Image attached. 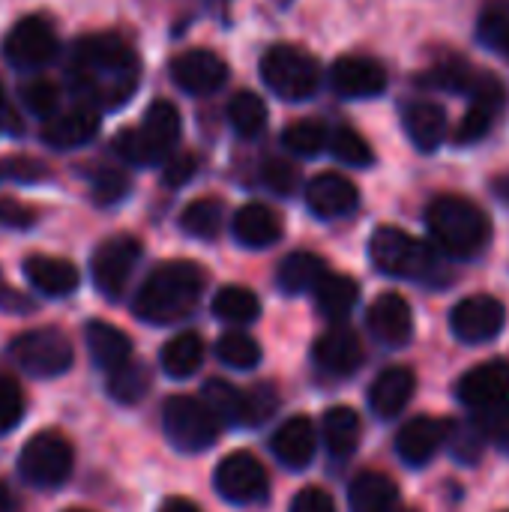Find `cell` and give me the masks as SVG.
I'll return each instance as SVG.
<instances>
[{
	"label": "cell",
	"mask_w": 509,
	"mask_h": 512,
	"mask_svg": "<svg viewBox=\"0 0 509 512\" xmlns=\"http://www.w3.org/2000/svg\"><path fill=\"white\" fill-rule=\"evenodd\" d=\"M369 255L375 267L396 279H420L432 282L441 270V258L423 240L405 234L402 228H378L369 240Z\"/></svg>",
	"instance_id": "cell-6"
},
{
	"label": "cell",
	"mask_w": 509,
	"mask_h": 512,
	"mask_svg": "<svg viewBox=\"0 0 509 512\" xmlns=\"http://www.w3.org/2000/svg\"><path fill=\"white\" fill-rule=\"evenodd\" d=\"M219 420L207 408L204 399L192 396H171L162 405V429L165 438L180 450V453H201L210 450L216 435H219Z\"/></svg>",
	"instance_id": "cell-9"
},
{
	"label": "cell",
	"mask_w": 509,
	"mask_h": 512,
	"mask_svg": "<svg viewBox=\"0 0 509 512\" xmlns=\"http://www.w3.org/2000/svg\"><path fill=\"white\" fill-rule=\"evenodd\" d=\"M402 123H405V132L414 141V147L423 153L438 150L447 135V114L435 102H414L411 108H405Z\"/></svg>",
	"instance_id": "cell-27"
},
{
	"label": "cell",
	"mask_w": 509,
	"mask_h": 512,
	"mask_svg": "<svg viewBox=\"0 0 509 512\" xmlns=\"http://www.w3.org/2000/svg\"><path fill=\"white\" fill-rule=\"evenodd\" d=\"M372 336L387 348H402L414 336V312L402 294H381L366 312Z\"/></svg>",
	"instance_id": "cell-18"
},
{
	"label": "cell",
	"mask_w": 509,
	"mask_h": 512,
	"mask_svg": "<svg viewBox=\"0 0 509 512\" xmlns=\"http://www.w3.org/2000/svg\"><path fill=\"white\" fill-rule=\"evenodd\" d=\"M171 78L183 93L210 96L228 81V66L219 54L207 48H192L171 60Z\"/></svg>",
	"instance_id": "cell-15"
},
{
	"label": "cell",
	"mask_w": 509,
	"mask_h": 512,
	"mask_svg": "<svg viewBox=\"0 0 509 512\" xmlns=\"http://www.w3.org/2000/svg\"><path fill=\"white\" fill-rule=\"evenodd\" d=\"M315 363L327 372V375H336V378H348L360 369L363 363V342L354 330L348 327H333L327 330L324 336H318L315 342Z\"/></svg>",
	"instance_id": "cell-20"
},
{
	"label": "cell",
	"mask_w": 509,
	"mask_h": 512,
	"mask_svg": "<svg viewBox=\"0 0 509 512\" xmlns=\"http://www.w3.org/2000/svg\"><path fill=\"white\" fill-rule=\"evenodd\" d=\"M453 423L438 420V417H414L405 423L396 435V453L405 465L423 468L447 441H450Z\"/></svg>",
	"instance_id": "cell-17"
},
{
	"label": "cell",
	"mask_w": 509,
	"mask_h": 512,
	"mask_svg": "<svg viewBox=\"0 0 509 512\" xmlns=\"http://www.w3.org/2000/svg\"><path fill=\"white\" fill-rule=\"evenodd\" d=\"M84 342H87V351L93 357V363L105 372H114L120 369L123 363L132 360V342L129 336L108 324V321H90L84 327Z\"/></svg>",
	"instance_id": "cell-26"
},
{
	"label": "cell",
	"mask_w": 509,
	"mask_h": 512,
	"mask_svg": "<svg viewBox=\"0 0 509 512\" xmlns=\"http://www.w3.org/2000/svg\"><path fill=\"white\" fill-rule=\"evenodd\" d=\"M288 512H336V501L324 489L309 486V489L297 492V498L291 501V510Z\"/></svg>",
	"instance_id": "cell-53"
},
{
	"label": "cell",
	"mask_w": 509,
	"mask_h": 512,
	"mask_svg": "<svg viewBox=\"0 0 509 512\" xmlns=\"http://www.w3.org/2000/svg\"><path fill=\"white\" fill-rule=\"evenodd\" d=\"M450 447H453V456H456V459L477 462L480 453H483V447H486V432H483L477 423L453 426V429H450Z\"/></svg>",
	"instance_id": "cell-45"
},
{
	"label": "cell",
	"mask_w": 509,
	"mask_h": 512,
	"mask_svg": "<svg viewBox=\"0 0 509 512\" xmlns=\"http://www.w3.org/2000/svg\"><path fill=\"white\" fill-rule=\"evenodd\" d=\"M246 396H249V426H261L279 408V396L273 387H252L246 390Z\"/></svg>",
	"instance_id": "cell-51"
},
{
	"label": "cell",
	"mask_w": 509,
	"mask_h": 512,
	"mask_svg": "<svg viewBox=\"0 0 509 512\" xmlns=\"http://www.w3.org/2000/svg\"><path fill=\"white\" fill-rule=\"evenodd\" d=\"M204 402L222 426H234V429L249 426V396L231 387L228 381H207Z\"/></svg>",
	"instance_id": "cell-32"
},
{
	"label": "cell",
	"mask_w": 509,
	"mask_h": 512,
	"mask_svg": "<svg viewBox=\"0 0 509 512\" xmlns=\"http://www.w3.org/2000/svg\"><path fill=\"white\" fill-rule=\"evenodd\" d=\"M216 357L231 369H255L261 363V348L246 333H225L216 342Z\"/></svg>",
	"instance_id": "cell-41"
},
{
	"label": "cell",
	"mask_w": 509,
	"mask_h": 512,
	"mask_svg": "<svg viewBox=\"0 0 509 512\" xmlns=\"http://www.w3.org/2000/svg\"><path fill=\"white\" fill-rule=\"evenodd\" d=\"M222 219H225L222 201H216V198H198V201L186 204V210L180 213V228L189 237L213 240L219 234V228H222Z\"/></svg>",
	"instance_id": "cell-37"
},
{
	"label": "cell",
	"mask_w": 509,
	"mask_h": 512,
	"mask_svg": "<svg viewBox=\"0 0 509 512\" xmlns=\"http://www.w3.org/2000/svg\"><path fill=\"white\" fill-rule=\"evenodd\" d=\"M498 51H504L509 57V27L504 30V36H501V42H498Z\"/></svg>",
	"instance_id": "cell-58"
},
{
	"label": "cell",
	"mask_w": 509,
	"mask_h": 512,
	"mask_svg": "<svg viewBox=\"0 0 509 512\" xmlns=\"http://www.w3.org/2000/svg\"><path fill=\"white\" fill-rule=\"evenodd\" d=\"M408 512H414V510H408Z\"/></svg>",
	"instance_id": "cell-61"
},
{
	"label": "cell",
	"mask_w": 509,
	"mask_h": 512,
	"mask_svg": "<svg viewBox=\"0 0 509 512\" xmlns=\"http://www.w3.org/2000/svg\"><path fill=\"white\" fill-rule=\"evenodd\" d=\"M213 315L228 321V324H252L261 315V303L255 291L243 285H225L213 297Z\"/></svg>",
	"instance_id": "cell-35"
},
{
	"label": "cell",
	"mask_w": 509,
	"mask_h": 512,
	"mask_svg": "<svg viewBox=\"0 0 509 512\" xmlns=\"http://www.w3.org/2000/svg\"><path fill=\"white\" fill-rule=\"evenodd\" d=\"M90 195H93V201L102 204V207L117 204V201H123V198L129 195V177H126L120 168L105 165V168H99V171L90 177Z\"/></svg>",
	"instance_id": "cell-42"
},
{
	"label": "cell",
	"mask_w": 509,
	"mask_h": 512,
	"mask_svg": "<svg viewBox=\"0 0 509 512\" xmlns=\"http://www.w3.org/2000/svg\"><path fill=\"white\" fill-rule=\"evenodd\" d=\"M36 222V210L15 201V198H0V228H15L24 231Z\"/></svg>",
	"instance_id": "cell-52"
},
{
	"label": "cell",
	"mask_w": 509,
	"mask_h": 512,
	"mask_svg": "<svg viewBox=\"0 0 509 512\" xmlns=\"http://www.w3.org/2000/svg\"><path fill=\"white\" fill-rule=\"evenodd\" d=\"M330 84L345 99H372L387 87V69L375 57L345 54L330 69Z\"/></svg>",
	"instance_id": "cell-16"
},
{
	"label": "cell",
	"mask_w": 509,
	"mask_h": 512,
	"mask_svg": "<svg viewBox=\"0 0 509 512\" xmlns=\"http://www.w3.org/2000/svg\"><path fill=\"white\" fill-rule=\"evenodd\" d=\"M57 30L45 15H24L3 39V57L15 69H42L57 57Z\"/></svg>",
	"instance_id": "cell-11"
},
{
	"label": "cell",
	"mask_w": 509,
	"mask_h": 512,
	"mask_svg": "<svg viewBox=\"0 0 509 512\" xmlns=\"http://www.w3.org/2000/svg\"><path fill=\"white\" fill-rule=\"evenodd\" d=\"M509 27V0H492L480 15V39L498 48L504 30Z\"/></svg>",
	"instance_id": "cell-48"
},
{
	"label": "cell",
	"mask_w": 509,
	"mask_h": 512,
	"mask_svg": "<svg viewBox=\"0 0 509 512\" xmlns=\"http://www.w3.org/2000/svg\"><path fill=\"white\" fill-rule=\"evenodd\" d=\"M492 120H495V114L489 108L471 105L468 114L462 117L459 129L453 132L456 144H477V141H483L489 135V129H492Z\"/></svg>",
	"instance_id": "cell-46"
},
{
	"label": "cell",
	"mask_w": 509,
	"mask_h": 512,
	"mask_svg": "<svg viewBox=\"0 0 509 512\" xmlns=\"http://www.w3.org/2000/svg\"><path fill=\"white\" fill-rule=\"evenodd\" d=\"M315 300H318V309H321L324 318L345 321L351 315V309L357 306V300H360V288H357V282L351 276L327 273L315 288Z\"/></svg>",
	"instance_id": "cell-30"
},
{
	"label": "cell",
	"mask_w": 509,
	"mask_h": 512,
	"mask_svg": "<svg viewBox=\"0 0 509 512\" xmlns=\"http://www.w3.org/2000/svg\"><path fill=\"white\" fill-rule=\"evenodd\" d=\"M231 228H234L237 243H243L246 249H267V246L279 243V237H282V216L273 207L252 201L237 210Z\"/></svg>",
	"instance_id": "cell-25"
},
{
	"label": "cell",
	"mask_w": 509,
	"mask_h": 512,
	"mask_svg": "<svg viewBox=\"0 0 509 512\" xmlns=\"http://www.w3.org/2000/svg\"><path fill=\"white\" fill-rule=\"evenodd\" d=\"M72 465H75V453L72 444L66 441V435L45 429L36 432L18 456V471L24 477V483L36 486V489H57L72 477Z\"/></svg>",
	"instance_id": "cell-8"
},
{
	"label": "cell",
	"mask_w": 509,
	"mask_h": 512,
	"mask_svg": "<svg viewBox=\"0 0 509 512\" xmlns=\"http://www.w3.org/2000/svg\"><path fill=\"white\" fill-rule=\"evenodd\" d=\"M270 450L291 471L309 468V462L315 459V450H318V435H315L312 420L309 417H291L288 423H282L270 441Z\"/></svg>",
	"instance_id": "cell-23"
},
{
	"label": "cell",
	"mask_w": 509,
	"mask_h": 512,
	"mask_svg": "<svg viewBox=\"0 0 509 512\" xmlns=\"http://www.w3.org/2000/svg\"><path fill=\"white\" fill-rule=\"evenodd\" d=\"M360 435H363V423H360V414L348 405H339V408H330L324 414V441H327V450L339 459H348L357 444H360Z\"/></svg>",
	"instance_id": "cell-33"
},
{
	"label": "cell",
	"mask_w": 509,
	"mask_h": 512,
	"mask_svg": "<svg viewBox=\"0 0 509 512\" xmlns=\"http://www.w3.org/2000/svg\"><path fill=\"white\" fill-rule=\"evenodd\" d=\"M216 492L237 507L258 504L267 498V471L252 453H231L219 462L216 477H213Z\"/></svg>",
	"instance_id": "cell-13"
},
{
	"label": "cell",
	"mask_w": 509,
	"mask_h": 512,
	"mask_svg": "<svg viewBox=\"0 0 509 512\" xmlns=\"http://www.w3.org/2000/svg\"><path fill=\"white\" fill-rule=\"evenodd\" d=\"M261 180L276 192V195H291L300 183V171L297 165H291L288 159H267L261 168Z\"/></svg>",
	"instance_id": "cell-47"
},
{
	"label": "cell",
	"mask_w": 509,
	"mask_h": 512,
	"mask_svg": "<svg viewBox=\"0 0 509 512\" xmlns=\"http://www.w3.org/2000/svg\"><path fill=\"white\" fill-rule=\"evenodd\" d=\"M261 78L279 99L303 102L318 90L321 66L300 45L279 42V45L267 48V54L261 57Z\"/></svg>",
	"instance_id": "cell-7"
},
{
	"label": "cell",
	"mask_w": 509,
	"mask_h": 512,
	"mask_svg": "<svg viewBox=\"0 0 509 512\" xmlns=\"http://www.w3.org/2000/svg\"><path fill=\"white\" fill-rule=\"evenodd\" d=\"M24 417V393L15 378L0 372V435L12 432Z\"/></svg>",
	"instance_id": "cell-44"
},
{
	"label": "cell",
	"mask_w": 509,
	"mask_h": 512,
	"mask_svg": "<svg viewBox=\"0 0 509 512\" xmlns=\"http://www.w3.org/2000/svg\"><path fill=\"white\" fill-rule=\"evenodd\" d=\"M51 177V168L36 156H3L0 183H42Z\"/></svg>",
	"instance_id": "cell-43"
},
{
	"label": "cell",
	"mask_w": 509,
	"mask_h": 512,
	"mask_svg": "<svg viewBox=\"0 0 509 512\" xmlns=\"http://www.w3.org/2000/svg\"><path fill=\"white\" fill-rule=\"evenodd\" d=\"M282 144L294 156H318L324 147H330V132L321 120H297L282 132Z\"/></svg>",
	"instance_id": "cell-38"
},
{
	"label": "cell",
	"mask_w": 509,
	"mask_h": 512,
	"mask_svg": "<svg viewBox=\"0 0 509 512\" xmlns=\"http://www.w3.org/2000/svg\"><path fill=\"white\" fill-rule=\"evenodd\" d=\"M27 282L45 297H69L81 285V273L72 261L54 255H30L24 261Z\"/></svg>",
	"instance_id": "cell-24"
},
{
	"label": "cell",
	"mask_w": 509,
	"mask_h": 512,
	"mask_svg": "<svg viewBox=\"0 0 509 512\" xmlns=\"http://www.w3.org/2000/svg\"><path fill=\"white\" fill-rule=\"evenodd\" d=\"M9 354L18 363V369H24L33 378H57L75 360L69 339L57 327H36L18 333L9 342Z\"/></svg>",
	"instance_id": "cell-10"
},
{
	"label": "cell",
	"mask_w": 509,
	"mask_h": 512,
	"mask_svg": "<svg viewBox=\"0 0 509 512\" xmlns=\"http://www.w3.org/2000/svg\"><path fill=\"white\" fill-rule=\"evenodd\" d=\"M228 120H231V126H234L237 135L258 138L267 129V105H264V99L258 93L240 90L228 102Z\"/></svg>",
	"instance_id": "cell-36"
},
{
	"label": "cell",
	"mask_w": 509,
	"mask_h": 512,
	"mask_svg": "<svg viewBox=\"0 0 509 512\" xmlns=\"http://www.w3.org/2000/svg\"><path fill=\"white\" fill-rule=\"evenodd\" d=\"M456 396L474 414L486 438H498L509 426V363L489 360L462 375Z\"/></svg>",
	"instance_id": "cell-4"
},
{
	"label": "cell",
	"mask_w": 509,
	"mask_h": 512,
	"mask_svg": "<svg viewBox=\"0 0 509 512\" xmlns=\"http://www.w3.org/2000/svg\"><path fill=\"white\" fill-rule=\"evenodd\" d=\"M99 132V111L90 105H78L72 111L54 114L42 126V141L54 150H75L93 141Z\"/></svg>",
	"instance_id": "cell-21"
},
{
	"label": "cell",
	"mask_w": 509,
	"mask_h": 512,
	"mask_svg": "<svg viewBox=\"0 0 509 512\" xmlns=\"http://www.w3.org/2000/svg\"><path fill=\"white\" fill-rule=\"evenodd\" d=\"M330 153L339 162L354 165V168H369L375 162V153H372L369 141L351 126H339L336 132H330Z\"/></svg>",
	"instance_id": "cell-40"
},
{
	"label": "cell",
	"mask_w": 509,
	"mask_h": 512,
	"mask_svg": "<svg viewBox=\"0 0 509 512\" xmlns=\"http://www.w3.org/2000/svg\"><path fill=\"white\" fill-rule=\"evenodd\" d=\"M426 225L438 249L453 258H474L489 246L492 222L474 201L462 195H438L426 207Z\"/></svg>",
	"instance_id": "cell-3"
},
{
	"label": "cell",
	"mask_w": 509,
	"mask_h": 512,
	"mask_svg": "<svg viewBox=\"0 0 509 512\" xmlns=\"http://www.w3.org/2000/svg\"><path fill=\"white\" fill-rule=\"evenodd\" d=\"M66 512H87V510H66Z\"/></svg>",
	"instance_id": "cell-60"
},
{
	"label": "cell",
	"mask_w": 509,
	"mask_h": 512,
	"mask_svg": "<svg viewBox=\"0 0 509 512\" xmlns=\"http://www.w3.org/2000/svg\"><path fill=\"white\" fill-rule=\"evenodd\" d=\"M507 321V309L498 297L489 294H471L450 312V330L465 345H483L492 342Z\"/></svg>",
	"instance_id": "cell-14"
},
{
	"label": "cell",
	"mask_w": 509,
	"mask_h": 512,
	"mask_svg": "<svg viewBox=\"0 0 509 512\" xmlns=\"http://www.w3.org/2000/svg\"><path fill=\"white\" fill-rule=\"evenodd\" d=\"M495 441L501 444V450H507V453H509V426L504 429V432H501V435H498V438H495Z\"/></svg>",
	"instance_id": "cell-57"
},
{
	"label": "cell",
	"mask_w": 509,
	"mask_h": 512,
	"mask_svg": "<svg viewBox=\"0 0 509 512\" xmlns=\"http://www.w3.org/2000/svg\"><path fill=\"white\" fill-rule=\"evenodd\" d=\"M414 393H417V375H414V369H408V366H390V369H384L375 378V384L369 390V405H372V411L381 420H393V417H399L408 408V402L414 399Z\"/></svg>",
	"instance_id": "cell-22"
},
{
	"label": "cell",
	"mask_w": 509,
	"mask_h": 512,
	"mask_svg": "<svg viewBox=\"0 0 509 512\" xmlns=\"http://www.w3.org/2000/svg\"><path fill=\"white\" fill-rule=\"evenodd\" d=\"M159 363L165 369V375L171 378H192L201 363H204V342L198 333L186 330V333H177L174 339L165 342L162 354H159Z\"/></svg>",
	"instance_id": "cell-31"
},
{
	"label": "cell",
	"mask_w": 509,
	"mask_h": 512,
	"mask_svg": "<svg viewBox=\"0 0 509 512\" xmlns=\"http://www.w3.org/2000/svg\"><path fill=\"white\" fill-rule=\"evenodd\" d=\"M195 171H198L195 153H171L168 162L162 165V183L171 189H180L195 177Z\"/></svg>",
	"instance_id": "cell-49"
},
{
	"label": "cell",
	"mask_w": 509,
	"mask_h": 512,
	"mask_svg": "<svg viewBox=\"0 0 509 512\" xmlns=\"http://www.w3.org/2000/svg\"><path fill=\"white\" fill-rule=\"evenodd\" d=\"M105 390L114 402L120 405H135L147 396L150 390V369L141 363V360H129L123 363L120 369L108 372V381H105Z\"/></svg>",
	"instance_id": "cell-34"
},
{
	"label": "cell",
	"mask_w": 509,
	"mask_h": 512,
	"mask_svg": "<svg viewBox=\"0 0 509 512\" xmlns=\"http://www.w3.org/2000/svg\"><path fill=\"white\" fill-rule=\"evenodd\" d=\"M24 105L39 114V117H54V108H57V87L51 81H33L24 87Z\"/></svg>",
	"instance_id": "cell-50"
},
{
	"label": "cell",
	"mask_w": 509,
	"mask_h": 512,
	"mask_svg": "<svg viewBox=\"0 0 509 512\" xmlns=\"http://www.w3.org/2000/svg\"><path fill=\"white\" fill-rule=\"evenodd\" d=\"M6 108V93H3V87H0V111Z\"/></svg>",
	"instance_id": "cell-59"
},
{
	"label": "cell",
	"mask_w": 509,
	"mask_h": 512,
	"mask_svg": "<svg viewBox=\"0 0 509 512\" xmlns=\"http://www.w3.org/2000/svg\"><path fill=\"white\" fill-rule=\"evenodd\" d=\"M0 512H12V495L3 483H0Z\"/></svg>",
	"instance_id": "cell-56"
},
{
	"label": "cell",
	"mask_w": 509,
	"mask_h": 512,
	"mask_svg": "<svg viewBox=\"0 0 509 512\" xmlns=\"http://www.w3.org/2000/svg\"><path fill=\"white\" fill-rule=\"evenodd\" d=\"M69 81L84 105L96 111L120 108L141 81V63L117 33H90L72 48Z\"/></svg>",
	"instance_id": "cell-1"
},
{
	"label": "cell",
	"mask_w": 509,
	"mask_h": 512,
	"mask_svg": "<svg viewBox=\"0 0 509 512\" xmlns=\"http://www.w3.org/2000/svg\"><path fill=\"white\" fill-rule=\"evenodd\" d=\"M477 75H480V72L471 66V60L453 54V57H444V60H438V63L432 66L429 84L444 87V90H453V93H468V90L474 87Z\"/></svg>",
	"instance_id": "cell-39"
},
{
	"label": "cell",
	"mask_w": 509,
	"mask_h": 512,
	"mask_svg": "<svg viewBox=\"0 0 509 512\" xmlns=\"http://www.w3.org/2000/svg\"><path fill=\"white\" fill-rule=\"evenodd\" d=\"M138 261H141V243L132 234H114L102 240L90 261V276L96 291L108 300H117L126 291Z\"/></svg>",
	"instance_id": "cell-12"
},
{
	"label": "cell",
	"mask_w": 509,
	"mask_h": 512,
	"mask_svg": "<svg viewBox=\"0 0 509 512\" xmlns=\"http://www.w3.org/2000/svg\"><path fill=\"white\" fill-rule=\"evenodd\" d=\"M351 512H393L399 504V489L387 474L363 471L348 489Z\"/></svg>",
	"instance_id": "cell-28"
},
{
	"label": "cell",
	"mask_w": 509,
	"mask_h": 512,
	"mask_svg": "<svg viewBox=\"0 0 509 512\" xmlns=\"http://www.w3.org/2000/svg\"><path fill=\"white\" fill-rule=\"evenodd\" d=\"M324 276H327V264L315 252H291L288 258H282L276 270V282L285 294L315 291Z\"/></svg>",
	"instance_id": "cell-29"
},
{
	"label": "cell",
	"mask_w": 509,
	"mask_h": 512,
	"mask_svg": "<svg viewBox=\"0 0 509 512\" xmlns=\"http://www.w3.org/2000/svg\"><path fill=\"white\" fill-rule=\"evenodd\" d=\"M159 512H201L192 501H186V498H171V501H165L162 504V510Z\"/></svg>",
	"instance_id": "cell-54"
},
{
	"label": "cell",
	"mask_w": 509,
	"mask_h": 512,
	"mask_svg": "<svg viewBox=\"0 0 509 512\" xmlns=\"http://www.w3.org/2000/svg\"><path fill=\"white\" fill-rule=\"evenodd\" d=\"M492 192H495L501 201H507L509 204V174H501V177L492 180Z\"/></svg>",
	"instance_id": "cell-55"
},
{
	"label": "cell",
	"mask_w": 509,
	"mask_h": 512,
	"mask_svg": "<svg viewBox=\"0 0 509 512\" xmlns=\"http://www.w3.org/2000/svg\"><path fill=\"white\" fill-rule=\"evenodd\" d=\"M204 270L192 261L159 264L135 294L132 312L156 327L183 321L204 294Z\"/></svg>",
	"instance_id": "cell-2"
},
{
	"label": "cell",
	"mask_w": 509,
	"mask_h": 512,
	"mask_svg": "<svg viewBox=\"0 0 509 512\" xmlns=\"http://www.w3.org/2000/svg\"><path fill=\"white\" fill-rule=\"evenodd\" d=\"M180 138V111L159 99L147 108L141 126L135 129H123L114 138V153L129 162V165H159L168 162V156L174 153Z\"/></svg>",
	"instance_id": "cell-5"
},
{
	"label": "cell",
	"mask_w": 509,
	"mask_h": 512,
	"mask_svg": "<svg viewBox=\"0 0 509 512\" xmlns=\"http://www.w3.org/2000/svg\"><path fill=\"white\" fill-rule=\"evenodd\" d=\"M306 204L321 219H339V216H348L357 210L360 192L348 177L324 171L306 186Z\"/></svg>",
	"instance_id": "cell-19"
}]
</instances>
